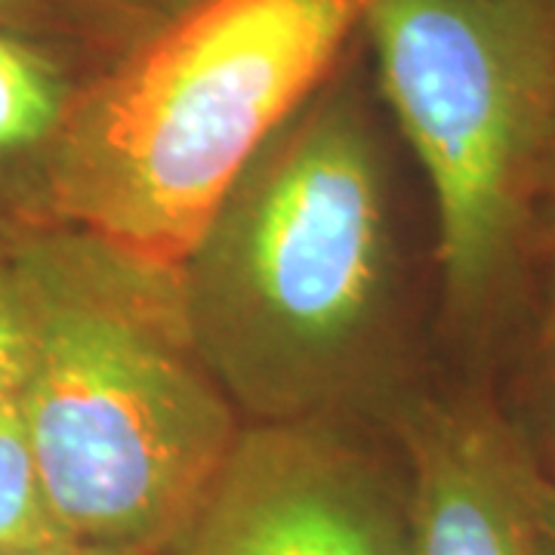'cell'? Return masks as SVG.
I'll return each mask as SVG.
<instances>
[{
  "label": "cell",
  "instance_id": "obj_1",
  "mask_svg": "<svg viewBox=\"0 0 555 555\" xmlns=\"http://www.w3.org/2000/svg\"><path fill=\"white\" fill-rule=\"evenodd\" d=\"M10 269L28 334L16 408L50 516L72 543L160 555L247 426L177 272L75 229L25 238Z\"/></svg>",
  "mask_w": 555,
  "mask_h": 555
},
{
  "label": "cell",
  "instance_id": "obj_2",
  "mask_svg": "<svg viewBox=\"0 0 555 555\" xmlns=\"http://www.w3.org/2000/svg\"><path fill=\"white\" fill-rule=\"evenodd\" d=\"M396 250L386 170L356 93L321 83L219 201L177 291L244 423H315L383 358Z\"/></svg>",
  "mask_w": 555,
  "mask_h": 555
},
{
  "label": "cell",
  "instance_id": "obj_3",
  "mask_svg": "<svg viewBox=\"0 0 555 555\" xmlns=\"http://www.w3.org/2000/svg\"><path fill=\"white\" fill-rule=\"evenodd\" d=\"M371 0H192L80 83L53 229L177 272L244 167L327 80Z\"/></svg>",
  "mask_w": 555,
  "mask_h": 555
},
{
  "label": "cell",
  "instance_id": "obj_4",
  "mask_svg": "<svg viewBox=\"0 0 555 555\" xmlns=\"http://www.w3.org/2000/svg\"><path fill=\"white\" fill-rule=\"evenodd\" d=\"M361 28L429 179L448 302L481 312L553 177L555 0H371Z\"/></svg>",
  "mask_w": 555,
  "mask_h": 555
},
{
  "label": "cell",
  "instance_id": "obj_5",
  "mask_svg": "<svg viewBox=\"0 0 555 555\" xmlns=\"http://www.w3.org/2000/svg\"><path fill=\"white\" fill-rule=\"evenodd\" d=\"M160 555H408L404 485L315 423H247Z\"/></svg>",
  "mask_w": 555,
  "mask_h": 555
},
{
  "label": "cell",
  "instance_id": "obj_6",
  "mask_svg": "<svg viewBox=\"0 0 555 555\" xmlns=\"http://www.w3.org/2000/svg\"><path fill=\"white\" fill-rule=\"evenodd\" d=\"M408 555H546L528 444L478 401H426L404 420Z\"/></svg>",
  "mask_w": 555,
  "mask_h": 555
},
{
  "label": "cell",
  "instance_id": "obj_7",
  "mask_svg": "<svg viewBox=\"0 0 555 555\" xmlns=\"http://www.w3.org/2000/svg\"><path fill=\"white\" fill-rule=\"evenodd\" d=\"M83 78L75 50L0 31V259L50 225V158Z\"/></svg>",
  "mask_w": 555,
  "mask_h": 555
},
{
  "label": "cell",
  "instance_id": "obj_8",
  "mask_svg": "<svg viewBox=\"0 0 555 555\" xmlns=\"http://www.w3.org/2000/svg\"><path fill=\"white\" fill-rule=\"evenodd\" d=\"M65 540L47 509L16 396L0 404V555Z\"/></svg>",
  "mask_w": 555,
  "mask_h": 555
},
{
  "label": "cell",
  "instance_id": "obj_9",
  "mask_svg": "<svg viewBox=\"0 0 555 555\" xmlns=\"http://www.w3.org/2000/svg\"><path fill=\"white\" fill-rule=\"evenodd\" d=\"M127 10L118 0H0V31L60 47L115 38Z\"/></svg>",
  "mask_w": 555,
  "mask_h": 555
},
{
  "label": "cell",
  "instance_id": "obj_10",
  "mask_svg": "<svg viewBox=\"0 0 555 555\" xmlns=\"http://www.w3.org/2000/svg\"><path fill=\"white\" fill-rule=\"evenodd\" d=\"M25 309H22L20 287L10 269V257L0 259V404L10 401L20 389L25 374Z\"/></svg>",
  "mask_w": 555,
  "mask_h": 555
},
{
  "label": "cell",
  "instance_id": "obj_11",
  "mask_svg": "<svg viewBox=\"0 0 555 555\" xmlns=\"http://www.w3.org/2000/svg\"><path fill=\"white\" fill-rule=\"evenodd\" d=\"M537 416H540L543 454L553 463V469L543 473L555 481V291L540 337V356H537Z\"/></svg>",
  "mask_w": 555,
  "mask_h": 555
},
{
  "label": "cell",
  "instance_id": "obj_12",
  "mask_svg": "<svg viewBox=\"0 0 555 555\" xmlns=\"http://www.w3.org/2000/svg\"><path fill=\"white\" fill-rule=\"evenodd\" d=\"M531 500H534V516L543 553L555 555V481L540 466L534 469V481H531Z\"/></svg>",
  "mask_w": 555,
  "mask_h": 555
},
{
  "label": "cell",
  "instance_id": "obj_13",
  "mask_svg": "<svg viewBox=\"0 0 555 555\" xmlns=\"http://www.w3.org/2000/svg\"><path fill=\"white\" fill-rule=\"evenodd\" d=\"M7 555H152V553H139V550H112V546H87V543L56 540V543H43V546H31V550H20V553H7Z\"/></svg>",
  "mask_w": 555,
  "mask_h": 555
},
{
  "label": "cell",
  "instance_id": "obj_14",
  "mask_svg": "<svg viewBox=\"0 0 555 555\" xmlns=\"http://www.w3.org/2000/svg\"><path fill=\"white\" fill-rule=\"evenodd\" d=\"M118 3L127 10V13H130V10H133V3H137V7H142V10H155V13H160V16L167 20V16H173L177 10L189 7L192 0H118Z\"/></svg>",
  "mask_w": 555,
  "mask_h": 555
},
{
  "label": "cell",
  "instance_id": "obj_15",
  "mask_svg": "<svg viewBox=\"0 0 555 555\" xmlns=\"http://www.w3.org/2000/svg\"><path fill=\"white\" fill-rule=\"evenodd\" d=\"M553 198H555V167H553Z\"/></svg>",
  "mask_w": 555,
  "mask_h": 555
}]
</instances>
